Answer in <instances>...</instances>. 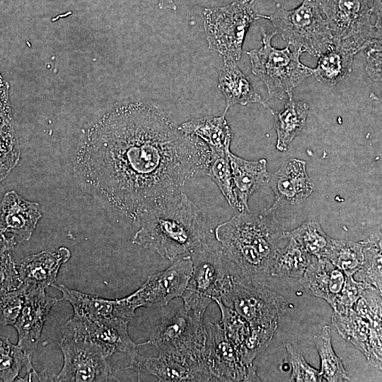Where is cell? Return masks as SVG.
<instances>
[{
	"instance_id": "cell-1",
	"label": "cell",
	"mask_w": 382,
	"mask_h": 382,
	"mask_svg": "<svg viewBox=\"0 0 382 382\" xmlns=\"http://www.w3.org/2000/svg\"><path fill=\"white\" fill-rule=\"evenodd\" d=\"M209 150L160 108L130 103L104 114L86 132L74 156L88 189L137 219L205 175Z\"/></svg>"
},
{
	"instance_id": "cell-2",
	"label": "cell",
	"mask_w": 382,
	"mask_h": 382,
	"mask_svg": "<svg viewBox=\"0 0 382 382\" xmlns=\"http://www.w3.org/2000/svg\"><path fill=\"white\" fill-rule=\"evenodd\" d=\"M137 221L132 243L173 262L205 242V217L183 192L150 208Z\"/></svg>"
},
{
	"instance_id": "cell-3",
	"label": "cell",
	"mask_w": 382,
	"mask_h": 382,
	"mask_svg": "<svg viewBox=\"0 0 382 382\" xmlns=\"http://www.w3.org/2000/svg\"><path fill=\"white\" fill-rule=\"evenodd\" d=\"M274 211L244 210L215 228L224 254L236 266L248 271L271 267L279 243L287 238Z\"/></svg>"
},
{
	"instance_id": "cell-4",
	"label": "cell",
	"mask_w": 382,
	"mask_h": 382,
	"mask_svg": "<svg viewBox=\"0 0 382 382\" xmlns=\"http://www.w3.org/2000/svg\"><path fill=\"white\" fill-rule=\"evenodd\" d=\"M262 47L246 52L253 74L265 84L270 97L293 98V90L311 76L310 67L300 61L301 50L291 51L288 45L278 49L272 45L275 30L261 28Z\"/></svg>"
},
{
	"instance_id": "cell-5",
	"label": "cell",
	"mask_w": 382,
	"mask_h": 382,
	"mask_svg": "<svg viewBox=\"0 0 382 382\" xmlns=\"http://www.w3.org/2000/svg\"><path fill=\"white\" fill-rule=\"evenodd\" d=\"M270 21L277 33L289 45L303 53L319 57L333 45V37L320 5V0H303L291 10L279 8L271 15H257Z\"/></svg>"
},
{
	"instance_id": "cell-6",
	"label": "cell",
	"mask_w": 382,
	"mask_h": 382,
	"mask_svg": "<svg viewBox=\"0 0 382 382\" xmlns=\"http://www.w3.org/2000/svg\"><path fill=\"white\" fill-rule=\"evenodd\" d=\"M192 267L183 295L184 308L204 316L209 305L229 288L233 282L221 247L204 242L191 254Z\"/></svg>"
},
{
	"instance_id": "cell-7",
	"label": "cell",
	"mask_w": 382,
	"mask_h": 382,
	"mask_svg": "<svg viewBox=\"0 0 382 382\" xmlns=\"http://www.w3.org/2000/svg\"><path fill=\"white\" fill-rule=\"evenodd\" d=\"M257 15L253 4L245 0L204 8L203 24L209 49L224 61H238L246 33Z\"/></svg>"
},
{
	"instance_id": "cell-8",
	"label": "cell",
	"mask_w": 382,
	"mask_h": 382,
	"mask_svg": "<svg viewBox=\"0 0 382 382\" xmlns=\"http://www.w3.org/2000/svg\"><path fill=\"white\" fill-rule=\"evenodd\" d=\"M203 318L183 308L156 325L146 345L154 346L158 352L187 357L206 368L204 357L207 331Z\"/></svg>"
},
{
	"instance_id": "cell-9",
	"label": "cell",
	"mask_w": 382,
	"mask_h": 382,
	"mask_svg": "<svg viewBox=\"0 0 382 382\" xmlns=\"http://www.w3.org/2000/svg\"><path fill=\"white\" fill-rule=\"evenodd\" d=\"M59 347L63 354L62 369L54 381L91 382L118 381L111 365L112 354L91 341L62 337Z\"/></svg>"
},
{
	"instance_id": "cell-10",
	"label": "cell",
	"mask_w": 382,
	"mask_h": 382,
	"mask_svg": "<svg viewBox=\"0 0 382 382\" xmlns=\"http://www.w3.org/2000/svg\"><path fill=\"white\" fill-rule=\"evenodd\" d=\"M219 299L245 319L250 327L278 322L288 308L286 299L267 284L235 280Z\"/></svg>"
},
{
	"instance_id": "cell-11",
	"label": "cell",
	"mask_w": 382,
	"mask_h": 382,
	"mask_svg": "<svg viewBox=\"0 0 382 382\" xmlns=\"http://www.w3.org/2000/svg\"><path fill=\"white\" fill-rule=\"evenodd\" d=\"M320 5L333 43L349 40L364 50L374 40H381L371 23L369 0H320Z\"/></svg>"
},
{
	"instance_id": "cell-12",
	"label": "cell",
	"mask_w": 382,
	"mask_h": 382,
	"mask_svg": "<svg viewBox=\"0 0 382 382\" xmlns=\"http://www.w3.org/2000/svg\"><path fill=\"white\" fill-rule=\"evenodd\" d=\"M129 320L122 318H91L74 314L62 327L63 337L91 341L112 355L120 352L127 354L132 361L139 354L137 344L129 335Z\"/></svg>"
},
{
	"instance_id": "cell-13",
	"label": "cell",
	"mask_w": 382,
	"mask_h": 382,
	"mask_svg": "<svg viewBox=\"0 0 382 382\" xmlns=\"http://www.w3.org/2000/svg\"><path fill=\"white\" fill-rule=\"evenodd\" d=\"M192 262L190 256L172 262L166 270L148 276L135 291L126 296L134 310L140 307L165 306L173 299L181 297L188 284Z\"/></svg>"
},
{
	"instance_id": "cell-14",
	"label": "cell",
	"mask_w": 382,
	"mask_h": 382,
	"mask_svg": "<svg viewBox=\"0 0 382 382\" xmlns=\"http://www.w3.org/2000/svg\"><path fill=\"white\" fill-rule=\"evenodd\" d=\"M205 328L207 340L204 361L213 381H260L254 365L248 366L242 362L219 323L208 322Z\"/></svg>"
},
{
	"instance_id": "cell-15",
	"label": "cell",
	"mask_w": 382,
	"mask_h": 382,
	"mask_svg": "<svg viewBox=\"0 0 382 382\" xmlns=\"http://www.w3.org/2000/svg\"><path fill=\"white\" fill-rule=\"evenodd\" d=\"M59 301L57 298L48 296L45 289L26 287L22 309L13 326L18 333V345L30 359L40 342L50 311Z\"/></svg>"
},
{
	"instance_id": "cell-16",
	"label": "cell",
	"mask_w": 382,
	"mask_h": 382,
	"mask_svg": "<svg viewBox=\"0 0 382 382\" xmlns=\"http://www.w3.org/2000/svg\"><path fill=\"white\" fill-rule=\"evenodd\" d=\"M127 369L144 371L158 381H213L202 364L175 354L158 352V356L149 357L138 354Z\"/></svg>"
},
{
	"instance_id": "cell-17",
	"label": "cell",
	"mask_w": 382,
	"mask_h": 382,
	"mask_svg": "<svg viewBox=\"0 0 382 382\" xmlns=\"http://www.w3.org/2000/svg\"><path fill=\"white\" fill-rule=\"evenodd\" d=\"M270 180L275 195L274 203L270 208L274 210L284 205L301 203L314 190L306 171V161L297 158L285 161Z\"/></svg>"
},
{
	"instance_id": "cell-18",
	"label": "cell",
	"mask_w": 382,
	"mask_h": 382,
	"mask_svg": "<svg viewBox=\"0 0 382 382\" xmlns=\"http://www.w3.org/2000/svg\"><path fill=\"white\" fill-rule=\"evenodd\" d=\"M332 323L342 338L354 345L373 366L381 371V335L373 330L354 308L345 313L334 311Z\"/></svg>"
},
{
	"instance_id": "cell-19",
	"label": "cell",
	"mask_w": 382,
	"mask_h": 382,
	"mask_svg": "<svg viewBox=\"0 0 382 382\" xmlns=\"http://www.w3.org/2000/svg\"><path fill=\"white\" fill-rule=\"evenodd\" d=\"M42 217L38 203L28 201L14 190L6 192L0 202V230L28 241Z\"/></svg>"
},
{
	"instance_id": "cell-20",
	"label": "cell",
	"mask_w": 382,
	"mask_h": 382,
	"mask_svg": "<svg viewBox=\"0 0 382 382\" xmlns=\"http://www.w3.org/2000/svg\"><path fill=\"white\" fill-rule=\"evenodd\" d=\"M62 293L59 300L68 301L73 307L74 314L91 318H112L131 320L135 311L129 306L126 297L108 299L90 295L68 288L64 284H52Z\"/></svg>"
},
{
	"instance_id": "cell-21",
	"label": "cell",
	"mask_w": 382,
	"mask_h": 382,
	"mask_svg": "<svg viewBox=\"0 0 382 382\" xmlns=\"http://www.w3.org/2000/svg\"><path fill=\"white\" fill-rule=\"evenodd\" d=\"M71 257L65 247L45 250L23 258L17 265L21 283L27 288L46 289L56 281L61 266Z\"/></svg>"
},
{
	"instance_id": "cell-22",
	"label": "cell",
	"mask_w": 382,
	"mask_h": 382,
	"mask_svg": "<svg viewBox=\"0 0 382 382\" xmlns=\"http://www.w3.org/2000/svg\"><path fill=\"white\" fill-rule=\"evenodd\" d=\"M346 279L347 275L327 257H315L299 282L309 293L324 299L333 308Z\"/></svg>"
},
{
	"instance_id": "cell-23",
	"label": "cell",
	"mask_w": 382,
	"mask_h": 382,
	"mask_svg": "<svg viewBox=\"0 0 382 382\" xmlns=\"http://www.w3.org/2000/svg\"><path fill=\"white\" fill-rule=\"evenodd\" d=\"M231 168L233 195L236 209L239 212L249 210L248 199L251 195L270 180L267 169V160L248 161L228 154Z\"/></svg>"
},
{
	"instance_id": "cell-24",
	"label": "cell",
	"mask_w": 382,
	"mask_h": 382,
	"mask_svg": "<svg viewBox=\"0 0 382 382\" xmlns=\"http://www.w3.org/2000/svg\"><path fill=\"white\" fill-rule=\"evenodd\" d=\"M363 50L356 42L345 40L333 45L318 57L316 68H310L311 76L328 86L339 83L352 70L354 55Z\"/></svg>"
},
{
	"instance_id": "cell-25",
	"label": "cell",
	"mask_w": 382,
	"mask_h": 382,
	"mask_svg": "<svg viewBox=\"0 0 382 382\" xmlns=\"http://www.w3.org/2000/svg\"><path fill=\"white\" fill-rule=\"evenodd\" d=\"M219 88L226 99V108L223 114L234 105H246L249 103H260L272 114V110L253 88L248 78L241 71L236 62L224 61L219 75Z\"/></svg>"
},
{
	"instance_id": "cell-26",
	"label": "cell",
	"mask_w": 382,
	"mask_h": 382,
	"mask_svg": "<svg viewBox=\"0 0 382 382\" xmlns=\"http://www.w3.org/2000/svg\"><path fill=\"white\" fill-rule=\"evenodd\" d=\"M178 128L183 133L201 139L209 149L230 151L233 133L224 114L193 118L182 123Z\"/></svg>"
},
{
	"instance_id": "cell-27",
	"label": "cell",
	"mask_w": 382,
	"mask_h": 382,
	"mask_svg": "<svg viewBox=\"0 0 382 382\" xmlns=\"http://www.w3.org/2000/svg\"><path fill=\"white\" fill-rule=\"evenodd\" d=\"M309 106L304 101L289 99L279 111L273 112L277 139L276 148L286 151L289 144L306 125Z\"/></svg>"
},
{
	"instance_id": "cell-28",
	"label": "cell",
	"mask_w": 382,
	"mask_h": 382,
	"mask_svg": "<svg viewBox=\"0 0 382 382\" xmlns=\"http://www.w3.org/2000/svg\"><path fill=\"white\" fill-rule=\"evenodd\" d=\"M287 238V245L279 248L276 253L270 267V275L300 278L316 257L309 254L294 238Z\"/></svg>"
},
{
	"instance_id": "cell-29",
	"label": "cell",
	"mask_w": 382,
	"mask_h": 382,
	"mask_svg": "<svg viewBox=\"0 0 382 382\" xmlns=\"http://www.w3.org/2000/svg\"><path fill=\"white\" fill-rule=\"evenodd\" d=\"M331 340V330L327 325L313 337L320 359V374L329 382L350 381L341 359L332 349Z\"/></svg>"
},
{
	"instance_id": "cell-30",
	"label": "cell",
	"mask_w": 382,
	"mask_h": 382,
	"mask_svg": "<svg viewBox=\"0 0 382 382\" xmlns=\"http://www.w3.org/2000/svg\"><path fill=\"white\" fill-rule=\"evenodd\" d=\"M286 236L294 238L309 254L317 258L326 257L332 243V238L315 220L306 221L298 228L286 231Z\"/></svg>"
},
{
	"instance_id": "cell-31",
	"label": "cell",
	"mask_w": 382,
	"mask_h": 382,
	"mask_svg": "<svg viewBox=\"0 0 382 382\" xmlns=\"http://www.w3.org/2000/svg\"><path fill=\"white\" fill-rule=\"evenodd\" d=\"M363 247V241L332 238L331 246L326 257L347 276L353 277L361 267Z\"/></svg>"
},
{
	"instance_id": "cell-32",
	"label": "cell",
	"mask_w": 382,
	"mask_h": 382,
	"mask_svg": "<svg viewBox=\"0 0 382 382\" xmlns=\"http://www.w3.org/2000/svg\"><path fill=\"white\" fill-rule=\"evenodd\" d=\"M209 150V156L205 175L216 183L228 204L235 208L236 199L233 195L231 168L228 157L231 151Z\"/></svg>"
},
{
	"instance_id": "cell-33",
	"label": "cell",
	"mask_w": 382,
	"mask_h": 382,
	"mask_svg": "<svg viewBox=\"0 0 382 382\" xmlns=\"http://www.w3.org/2000/svg\"><path fill=\"white\" fill-rule=\"evenodd\" d=\"M363 260L353 275L355 280L369 284L382 291L381 238L363 241Z\"/></svg>"
},
{
	"instance_id": "cell-34",
	"label": "cell",
	"mask_w": 382,
	"mask_h": 382,
	"mask_svg": "<svg viewBox=\"0 0 382 382\" xmlns=\"http://www.w3.org/2000/svg\"><path fill=\"white\" fill-rule=\"evenodd\" d=\"M23 366H25L27 372L33 369L32 359L18 345L0 335V381H16Z\"/></svg>"
},
{
	"instance_id": "cell-35",
	"label": "cell",
	"mask_w": 382,
	"mask_h": 382,
	"mask_svg": "<svg viewBox=\"0 0 382 382\" xmlns=\"http://www.w3.org/2000/svg\"><path fill=\"white\" fill-rule=\"evenodd\" d=\"M278 322L250 327V331L239 353L242 362L253 366V361L261 355L270 345L277 328Z\"/></svg>"
},
{
	"instance_id": "cell-36",
	"label": "cell",
	"mask_w": 382,
	"mask_h": 382,
	"mask_svg": "<svg viewBox=\"0 0 382 382\" xmlns=\"http://www.w3.org/2000/svg\"><path fill=\"white\" fill-rule=\"evenodd\" d=\"M214 301L221 311L219 324L239 356L243 342L250 333V326L245 319L234 310L224 306L219 299H215Z\"/></svg>"
},
{
	"instance_id": "cell-37",
	"label": "cell",
	"mask_w": 382,
	"mask_h": 382,
	"mask_svg": "<svg viewBox=\"0 0 382 382\" xmlns=\"http://www.w3.org/2000/svg\"><path fill=\"white\" fill-rule=\"evenodd\" d=\"M381 301V291L370 286L363 291L353 307L357 315L380 335H382Z\"/></svg>"
},
{
	"instance_id": "cell-38",
	"label": "cell",
	"mask_w": 382,
	"mask_h": 382,
	"mask_svg": "<svg viewBox=\"0 0 382 382\" xmlns=\"http://www.w3.org/2000/svg\"><path fill=\"white\" fill-rule=\"evenodd\" d=\"M26 286L21 284L16 289H0V325H13L22 309Z\"/></svg>"
},
{
	"instance_id": "cell-39",
	"label": "cell",
	"mask_w": 382,
	"mask_h": 382,
	"mask_svg": "<svg viewBox=\"0 0 382 382\" xmlns=\"http://www.w3.org/2000/svg\"><path fill=\"white\" fill-rule=\"evenodd\" d=\"M20 150L13 126L0 130V183L16 166Z\"/></svg>"
},
{
	"instance_id": "cell-40",
	"label": "cell",
	"mask_w": 382,
	"mask_h": 382,
	"mask_svg": "<svg viewBox=\"0 0 382 382\" xmlns=\"http://www.w3.org/2000/svg\"><path fill=\"white\" fill-rule=\"evenodd\" d=\"M289 363L292 371L290 381L320 382L322 375L319 370L310 366L303 357L298 353L290 344L286 345Z\"/></svg>"
},
{
	"instance_id": "cell-41",
	"label": "cell",
	"mask_w": 382,
	"mask_h": 382,
	"mask_svg": "<svg viewBox=\"0 0 382 382\" xmlns=\"http://www.w3.org/2000/svg\"><path fill=\"white\" fill-rule=\"evenodd\" d=\"M370 286L371 285L355 280L352 276H347L344 289L332 308L333 311L345 313L353 308L363 291Z\"/></svg>"
},
{
	"instance_id": "cell-42",
	"label": "cell",
	"mask_w": 382,
	"mask_h": 382,
	"mask_svg": "<svg viewBox=\"0 0 382 382\" xmlns=\"http://www.w3.org/2000/svg\"><path fill=\"white\" fill-rule=\"evenodd\" d=\"M21 284L17 265L8 252L0 253V289L11 290Z\"/></svg>"
},
{
	"instance_id": "cell-43",
	"label": "cell",
	"mask_w": 382,
	"mask_h": 382,
	"mask_svg": "<svg viewBox=\"0 0 382 382\" xmlns=\"http://www.w3.org/2000/svg\"><path fill=\"white\" fill-rule=\"evenodd\" d=\"M365 50L367 53V73L374 80L381 81V40H374Z\"/></svg>"
},
{
	"instance_id": "cell-44",
	"label": "cell",
	"mask_w": 382,
	"mask_h": 382,
	"mask_svg": "<svg viewBox=\"0 0 382 382\" xmlns=\"http://www.w3.org/2000/svg\"><path fill=\"white\" fill-rule=\"evenodd\" d=\"M17 381H49V377L47 371L45 370L42 372H37L33 368L30 371L27 372L24 378L18 376Z\"/></svg>"
},
{
	"instance_id": "cell-45",
	"label": "cell",
	"mask_w": 382,
	"mask_h": 382,
	"mask_svg": "<svg viewBox=\"0 0 382 382\" xmlns=\"http://www.w3.org/2000/svg\"><path fill=\"white\" fill-rule=\"evenodd\" d=\"M16 245L15 237L8 238L5 233L0 230V253L8 252Z\"/></svg>"
},
{
	"instance_id": "cell-46",
	"label": "cell",
	"mask_w": 382,
	"mask_h": 382,
	"mask_svg": "<svg viewBox=\"0 0 382 382\" xmlns=\"http://www.w3.org/2000/svg\"><path fill=\"white\" fill-rule=\"evenodd\" d=\"M158 6L161 9H171L175 11L177 5L174 0H158Z\"/></svg>"
},
{
	"instance_id": "cell-47",
	"label": "cell",
	"mask_w": 382,
	"mask_h": 382,
	"mask_svg": "<svg viewBox=\"0 0 382 382\" xmlns=\"http://www.w3.org/2000/svg\"><path fill=\"white\" fill-rule=\"evenodd\" d=\"M245 1H248V2H250V3H253V2H254L255 1H256V0H245ZM270 1H277L278 0H270Z\"/></svg>"
}]
</instances>
